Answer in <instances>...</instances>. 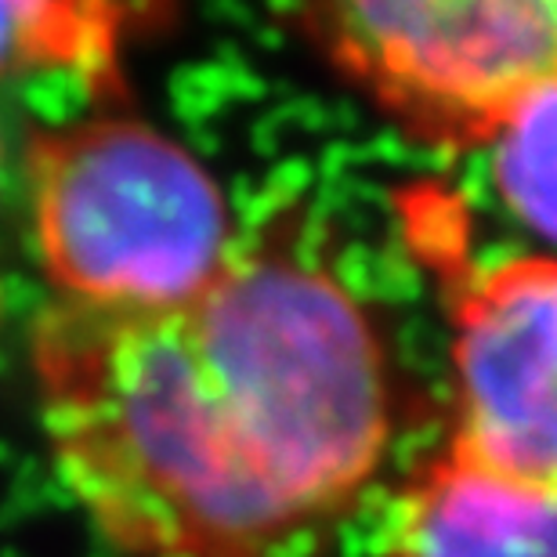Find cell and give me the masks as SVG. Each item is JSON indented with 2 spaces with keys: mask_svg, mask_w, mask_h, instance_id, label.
I'll list each match as a JSON object with an SVG mask.
<instances>
[{
  "mask_svg": "<svg viewBox=\"0 0 557 557\" xmlns=\"http://www.w3.org/2000/svg\"><path fill=\"white\" fill-rule=\"evenodd\" d=\"M376 557H557V485L449 442L398 488Z\"/></svg>",
  "mask_w": 557,
  "mask_h": 557,
  "instance_id": "obj_6",
  "label": "cell"
},
{
  "mask_svg": "<svg viewBox=\"0 0 557 557\" xmlns=\"http://www.w3.org/2000/svg\"><path fill=\"white\" fill-rule=\"evenodd\" d=\"M124 8L87 0H8L0 4V81L73 76L84 87L116 81Z\"/></svg>",
  "mask_w": 557,
  "mask_h": 557,
  "instance_id": "obj_7",
  "label": "cell"
},
{
  "mask_svg": "<svg viewBox=\"0 0 557 557\" xmlns=\"http://www.w3.org/2000/svg\"><path fill=\"white\" fill-rule=\"evenodd\" d=\"M29 359L51 463L109 550L272 557L305 532L243 449L185 311L48 300Z\"/></svg>",
  "mask_w": 557,
  "mask_h": 557,
  "instance_id": "obj_1",
  "label": "cell"
},
{
  "mask_svg": "<svg viewBox=\"0 0 557 557\" xmlns=\"http://www.w3.org/2000/svg\"><path fill=\"white\" fill-rule=\"evenodd\" d=\"M22 174L33 250L59 305L188 311L236 247L210 171L138 116L40 127Z\"/></svg>",
  "mask_w": 557,
  "mask_h": 557,
  "instance_id": "obj_3",
  "label": "cell"
},
{
  "mask_svg": "<svg viewBox=\"0 0 557 557\" xmlns=\"http://www.w3.org/2000/svg\"><path fill=\"white\" fill-rule=\"evenodd\" d=\"M199 362L272 493L300 525L341 515L381 471L395 387L373 319L297 228L236 236L185 311Z\"/></svg>",
  "mask_w": 557,
  "mask_h": 557,
  "instance_id": "obj_2",
  "label": "cell"
},
{
  "mask_svg": "<svg viewBox=\"0 0 557 557\" xmlns=\"http://www.w3.org/2000/svg\"><path fill=\"white\" fill-rule=\"evenodd\" d=\"M445 286L453 442L557 485V253L471 261Z\"/></svg>",
  "mask_w": 557,
  "mask_h": 557,
  "instance_id": "obj_5",
  "label": "cell"
},
{
  "mask_svg": "<svg viewBox=\"0 0 557 557\" xmlns=\"http://www.w3.org/2000/svg\"><path fill=\"white\" fill-rule=\"evenodd\" d=\"M485 149L504 207L557 247V81L532 91Z\"/></svg>",
  "mask_w": 557,
  "mask_h": 557,
  "instance_id": "obj_8",
  "label": "cell"
},
{
  "mask_svg": "<svg viewBox=\"0 0 557 557\" xmlns=\"http://www.w3.org/2000/svg\"><path fill=\"white\" fill-rule=\"evenodd\" d=\"M319 54L409 135L485 149L557 81V0H351L300 11Z\"/></svg>",
  "mask_w": 557,
  "mask_h": 557,
  "instance_id": "obj_4",
  "label": "cell"
}]
</instances>
